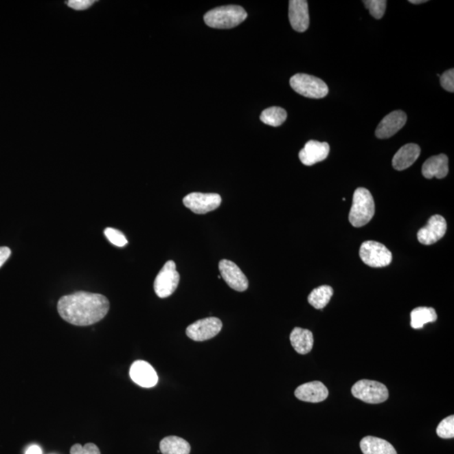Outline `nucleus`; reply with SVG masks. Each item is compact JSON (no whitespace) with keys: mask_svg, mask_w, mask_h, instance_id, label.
<instances>
[{"mask_svg":"<svg viewBox=\"0 0 454 454\" xmlns=\"http://www.w3.org/2000/svg\"><path fill=\"white\" fill-rule=\"evenodd\" d=\"M110 302L106 296L78 291L63 296L58 303V310L63 320L78 326L97 324L106 316Z\"/></svg>","mask_w":454,"mask_h":454,"instance_id":"f257e3e1","label":"nucleus"},{"mask_svg":"<svg viewBox=\"0 0 454 454\" xmlns=\"http://www.w3.org/2000/svg\"><path fill=\"white\" fill-rule=\"evenodd\" d=\"M247 17L246 10L239 5H226L208 11L205 24L215 29H231L242 23Z\"/></svg>","mask_w":454,"mask_h":454,"instance_id":"f03ea898","label":"nucleus"},{"mask_svg":"<svg viewBox=\"0 0 454 454\" xmlns=\"http://www.w3.org/2000/svg\"><path fill=\"white\" fill-rule=\"evenodd\" d=\"M374 213L375 204L372 194L365 188H358L352 198L349 223L352 227H362L372 220Z\"/></svg>","mask_w":454,"mask_h":454,"instance_id":"7ed1b4c3","label":"nucleus"},{"mask_svg":"<svg viewBox=\"0 0 454 454\" xmlns=\"http://www.w3.org/2000/svg\"><path fill=\"white\" fill-rule=\"evenodd\" d=\"M290 84L296 93L310 99H322L329 92L328 85L324 80L309 74H295L291 78Z\"/></svg>","mask_w":454,"mask_h":454,"instance_id":"20e7f679","label":"nucleus"},{"mask_svg":"<svg viewBox=\"0 0 454 454\" xmlns=\"http://www.w3.org/2000/svg\"><path fill=\"white\" fill-rule=\"evenodd\" d=\"M351 391L352 396L367 404H381L389 398L387 387L374 381H359L352 386Z\"/></svg>","mask_w":454,"mask_h":454,"instance_id":"39448f33","label":"nucleus"},{"mask_svg":"<svg viewBox=\"0 0 454 454\" xmlns=\"http://www.w3.org/2000/svg\"><path fill=\"white\" fill-rule=\"evenodd\" d=\"M359 256L370 267L384 268L391 264L392 253L383 244L374 241H366L360 247Z\"/></svg>","mask_w":454,"mask_h":454,"instance_id":"423d86ee","label":"nucleus"},{"mask_svg":"<svg viewBox=\"0 0 454 454\" xmlns=\"http://www.w3.org/2000/svg\"><path fill=\"white\" fill-rule=\"evenodd\" d=\"M180 275L174 261H168L164 264L155 281V291L159 298H167L172 295L178 288Z\"/></svg>","mask_w":454,"mask_h":454,"instance_id":"0eeeda50","label":"nucleus"},{"mask_svg":"<svg viewBox=\"0 0 454 454\" xmlns=\"http://www.w3.org/2000/svg\"><path fill=\"white\" fill-rule=\"evenodd\" d=\"M223 202L218 194L190 193L183 198V203L191 212L203 215V214L215 211Z\"/></svg>","mask_w":454,"mask_h":454,"instance_id":"6e6552de","label":"nucleus"},{"mask_svg":"<svg viewBox=\"0 0 454 454\" xmlns=\"http://www.w3.org/2000/svg\"><path fill=\"white\" fill-rule=\"evenodd\" d=\"M223 329V322L219 318L201 319L188 326L187 336L196 341H203L215 337Z\"/></svg>","mask_w":454,"mask_h":454,"instance_id":"1a4fd4ad","label":"nucleus"},{"mask_svg":"<svg viewBox=\"0 0 454 454\" xmlns=\"http://www.w3.org/2000/svg\"><path fill=\"white\" fill-rule=\"evenodd\" d=\"M220 276L232 290L243 292L249 288V280L235 262L227 260L219 262Z\"/></svg>","mask_w":454,"mask_h":454,"instance_id":"9d476101","label":"nucleus"},{"mask_svg":"<svg viewBox=\"0 0 454 454\" xmlns=\"http://www.w3.org/2000/svg\"><path fill=\"white\" fill-rule=\"evenodd\" d=\"M446 223L444 216H431L425 227L420 229L418 239L423 245H433L441 240L446 234Z\"/></svg>","mask_w":454,"mask_h":454,"instance_id":"9b49d317","label":"nucleus"},{"mask_svg":"<svg viewBox=\"0 0 454 454\" xmlns=\"http://www.w3.org/2000/svg\"><path fill=\"white\" fill-rule=\"evenodd\" d=\"M288 20L295 31L305 32L310 25L308 2L291 0L288 2Z\"/></svg>","mask_w":454,"mask_h":454,"instance_id":"f8f14e48","label":"nucleus"},{"mask_svg":"<svg viewBox=\"0 0 454 454\" xmlns=\"http://www.w3.org/2000/svg\"><path fill=\"white\" fill-rule=\"evenodd\" d=\"M130 376L137 385L144 388H152L157 384L159 376L149 363L137 360L130 369Z\"/></svg>","mask_w":454,"mask_h":454,"instance_id":"ddd939ff","label":"nucleus"},{"mask_svg":"<svg viewBox=\"0 0 454 454\" xmlns=\"http://www.w3.org/2000/svg\"><path fill=\"white\" fill-rule=\"evenodd\" d=\"M329 152L330 146L328 142L311 140L300 150L299 157L300 162L306 166H313L324 161L328 157Z\"/></svg>","mask_w":454,"mask_h":454,"instance_id":"4468645a","label":"nucleus"},{"mask_svg":"<svg viewBox=\"0 0 454 454\" xmlns=\"http://www.w3.org/2000/svg\"><path fill=\"white\" fill-rule=\"evenodd\" d=\"M407 116L405 112L396 111L386 115L375 130V135L380 139H387L396 135L406 125Z\"/></svg>","mask_w":454,"mask_h":454,"instance_id":"2eb2a0df","label":"nucleus"},{"mask_svg":"<svg viewBox=\"0 0 454 454\" xmlns=\"http://www.w3.org/2000/svg\"><path fill=\"white\" fill-rule=\"evenodd\" d=\"M295 396L297 399L310 403H319L324 401L329 396L328 389L320 381L306 383L295 389Z\"/></svg>","mask_w":454,"mask_h":454,"instance_id":"dca6fc26","label":"nucleus"},{"mask_svg":"<svg viewBox=\"0 0 454 454\" xmlns=\"http://www.w3.org/2000/svg\"><path fill=\"white\" fill-rule=\"evenodd\" d=\"M422 172L424 177L431 179L434 177L441 179L449 174V159L445 155L429 157L422 165Z\"/></svg>","mask_w":454,"mask_h":454,"instance_id":"f3484780","label":"nucleus"},{"mask_svg":"<svg viewBox=\"0 0 454 454\" xmlns=\"http://www.w3.org/2000/svg\"><path fill=\"white\" fill-rule=\"evenodd\" d=\"M420 153L421 148L418 145L409 144L403 146L393 157V168L398 171L407 170L418 160Z\"/></svg>","mask_w":454,"mask_h":454,"instance_id":"a211bd4d","label":"nucleus"},{"mask_svg":"<svg viewBox=\"0 0 454 454\" xmlns=\"http://www.w3.org/2000/svg\"><path fill=\"white\" fill-rule=\"evenodd\" d=\"M292 347L299 354H307L313 350L314 345L313 334L310 330L295 328L291 333Z\"/></svg>","mask_w":454,"mask_h":454,"instance_id":"6ab92c4d","label":"nucleus"},{"mask_svg":"<svg viewBox=\"0 0 454 454\" xmlns=\"http://www.w3.org/2000/svg\"><path fill=\"white\" fill-rule=\"evenodd\" d=\"M360 449L363 454H397L391 444L385 439L367 436L360 442Z\"/></svg>","mask_w":454,"mask_h":454,"instance_id":"aec40b11","label":"nucleus"},{"mask_svg":"<svg viewBox=\"0 0 454 454\" xmlns=\"http://www.w3.org/2000/svg\"><path fill=\"white\" fill-rule=\"evenodd\" d=\"M190 450L189 442L181 438L170 436L160 442V452L163 454H190Z\"/></svg>","mask_w":454,"mask_h":454,"instance_id":"412c9836","label":"nucleus"},{"mask_svg":"<svg viewBox=\"0 0 454 454\" xmlns=\"http://www.w3.org/2000/svg\"><path fill=\"white\" fill-rule=\"evenodd\" d=\"M438 320V315L431 307H416L411 313V326L413 329H421L427 324Z\"/></svg>","mask_w":454,"mask_h":454,"instance_id":"4be33fe9","label":"nucleus"},{"mask_svg":"<svg viewBox=\"0 0 454 454\" xmlns=\"http://www.w3.org/2000/svg\"><path fill=\"white\" fill-rule=\"evenodd\" d=\"M333 295V288L329 285L314 288L308 296V302L315 309L321 310L328 305Z\"/></svg>","mask_w":454,"mask_h":454,"instance_id":"5701e85b","label":"nucleus"},{"mask_svg":"<svg viewBox=\"0 0 454 454\" xmlns=\"http://www.w3.org/2000/svg\"><path fill=\"white\" fill-rule=\"evenodd\" d=\"M287 112L284 109L277 106H273L266 109L262 112L260 120L266 125L271 126H280L286 121Z\"/></svg>","mask_w":454,"mask_h":454,"instance_id":"b1692460","label":"nucleus"},{"mask_svg":"<svg viewBox=\"0 0 454 454\" xmlns=\"http://www.w3.org/2000/svg\"><path fill=\"white\" fill-rule=\"evenodd\" d=\"M371 16L376 20H380L385 13L387 1L386 0H365L363 1Z\"/></svg>","mask_w":454,"mask_h":454,"instance_id":"393cba45","label":"nucleus"},{"mask_svg":"<svg viewBox=\"0 0 454 454\" xmlns=\"http://www.w3.org/2000/svg\"><path fill=\"white\" fill-rule=\"evenodd\" d=\"M437 434L439 438L444 439L454 438V416H449L439 423Z\"/></svg>","mask_w":454,"mask_h":454,"instance_id":"a878e982","label":"nucleus"},{"mask_svg":"<svg viewBox=\"0 0 454 454\" xmlns=\"http://www.w3.org/2000/svg\"><path fill=\"white\" fill-rule=\"evenodd\" d=\"M104 235H106L109 242H111L116 247H125L126 244L128 243L125 235H124L122 231L116 230V229L111 227L106 228V230H104Z\"/></svg>","mask_w":454,"mask_h":454,"instance_id":"bb28decb","label":"nucleus"},{"mask_svg":"<svg viewBox=\"0 0 454 454\" xmlns=\"http://www.w3.org/2000/svg\"><path fill=\"white\" fill-rule=\"evenodd\" d=\"M70 454H101L99 448L95 444H89L82 446L80 444H74L70 449Z\"/></svg>","mask_w":454,"mask_h":454,"instance_id":"cd10ccee","label":"nucleus"},{"mask_svg":"<svg viewBox=\"0 0 454 454\" xmlns=\"http://www.w3.org/2000/svg\"><path fill=\"white\" fill-rule=\"evenodd\" d=\"M440 82L442 87L446 91L454 92V70L449 69L440 75Z\"/></svg>","mask_w":454,"mask_h":454,"instance_id":"c85d7f7f","label":"nucleus"},{"mask_svg":"<svg viewBox=\"0 0 454 454\" xmlns=\"http://www.w3.org/2000/svg\"><path fill=\"white\" fill-rule=\"evenodd\" d=\"M95 1L93 0H70L67 5L75 10H85L91 7Z\"/></svg>","mask_w":454,"mask_h":454,"instance_id":"c756f323","label":"nucleus"},{"mask_svg":"<svg viewBox=\"0 0 454 454\" xmlns=\"http://www.w3.org/2000/svg\"><path fill=\"white\" fill-rule=\"evenodd\" d=\"M11 250L7 247H0V268L8 260L10 257Z\"/></svg>","mask_w":454,"mask_h":454,"instance_id":"7c9ffc66","label":"nucleus"},{"mask_svg":"<svg viewBox=\"0 0 454 454\" xmlns=\"http://www.w3.org/2000/svg\"><path fill=\"white\" fill-rule=\"evenodd\" d=\"M25 454H43V451H41L39 446L32 445L26 450Z\"/></svg>","mask_w":454,"mask_h":454,"instance_id":"2f4dec72","label":"nucleus"},{"mask_svg":"<svg viewBox=\"0 0 454 454\" xmlns=\"http://www.w3.org/2000/svg\"><path fill=\"white\" fill-rule=\"evenodd\" d=\"M411 3H413V5H420V3H427V0H410Z\"/></svg>","mask_w":454,"mask_h":454,"instance_id":"473e14b6","label":"nucleus"}]
</instances>
